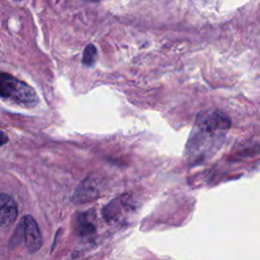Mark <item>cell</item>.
I'll return each mask as SVG.
<instances>
[{
	"label": "cell",
	"mask_w": 260,
	"mask_h": 260,
	"mask_svg": "<svg viewBox=\"0 0 260 260\" xmlns=\"http://www.w3.org/2000/svg\"><path fill=\"white\" fill-rule=\"evenodd\" d=\"M0 96L24 106L38 103V95L28 84L3 72H0Z\"/></svg>",
	"instance_id": "6da1fadb"
},
{
	"label": "cell",
	"mask_w": 260,
	"mask_h": 260,
	"mask_svg": "<svg viewBox=\"0 0 260 260\" xmlns=\"http://www.w3.org/2000/svg\"><path fill=\"white\" fill-rule=\"evenodd\" d=\"M23 238L26 249L34 253L40 250L43 244V238L36 220L26 215L23 217Z\"/></svg>",
	"instance_id": "7a4b0ae2"
},
{
	"label": "cell",
	"mask_w": 260,
	"mask_h": 260,
	"mask_svg": "<svg viewBox=\"0 0 260 260\" xmlns=\"http://www.w3.org/2000/svg\"><path fill=\"white\" fill-rule=\"evenodd\" d=\"M98 195V190L93 186L91 180H85L80 184V186L76 189L75 193L73 194L72 200L76 202H86L90 201L95 198Z\"/></svg>",
	"instance_id": "3957f363"
},
{
	"label": "cell",
	"mask_w": 260,
	"mask_h": 260,
	"mask_svg": "<svg viewBox=\"0 0 260 260\" xmlns=\"http://www.w3.org/2000/svg\"><path fill=\"white\" fill-rule=\"evenodd\" d=\"M17 217V206L13 200L0 207V226H8Z\"/></svg>",
	"instance_id": "277c9868"
},
{
	"label": "cell",
	"mask_w": 260,
	"mask_h": 260,
	"mask_svg": "<svg viewBox=\"0 0 260 260\" xmlns=\"http://www.w3.org/2000/svg\"><path fill=\"white\" fill-rule=\"evenodd\" d=\"M96 49L92 44H89L85 47L83 51V57H82V63L86 66H92L95 63L96 60Z\"/></svg>",
	"instance_id": "5b68a950"
},
{
	"label": "cell",
	"mask_w": 260,
	"mask_h": 260,
	"mask_svg": "<svg viewBox=\"0 0 260 260\" xmlns=\"http://www.w3.org/2000/svg\"><path fill=\"white\" fill-rule=\"evenodd\" d=\"M11 200H13V199L10 196H8L6 194H0V207L5 205L6 203L10 202Z\"/></svg>",
	"instance_id": "8992f818"
},
{
	"label": "cell",
	"mask_w": 260,
	"mask_h": 260,
	"mask_svg": "<svg viewBox=\"0 0 260 260\" xmlns=\"http://www.w3.org/2000/svg\"><path fill=\"white\" fill-rule=\"evenodd\" d=\"M7 141H8V136L6 135V133L0 130V145L5 144Z\"/></svg>",
	"instance_id": "52a82bcc"
}]
</instances>
